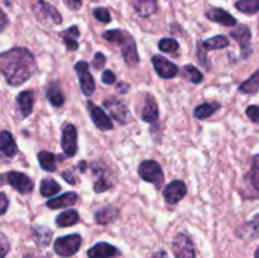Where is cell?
Listing matches in <instances>:
<instances>
[{
    "label": "cell",
    "instance_id": "1",
    "mask_svg": "<svg viewBox=\"0 0 259 258\" xmlns=\"http://www.w3.org/2000/svg\"><path fill=\"white\" fill-rule=\"evenodd\" d=\"M0 71L9 85L20 86L34 75L37 62L27 48L14 47L0 55Z\"/></svg>",
    "mask_w": 259,
    "mask_h": 258
},
{
    "label": "cell",
    "instance_id": "2",
    "mask_svg": "<svg viewBox=\"0 0 259 258\" xmlns=\"http://www.w3.org/2000/svg\"><path fill=\"white\" fill-rule=\"evenodd\" d=\"M103 37L105 38L108 42L116 43L120 45L121 47V55H123L124 61L131 67H136L139 63V55L137 51L136 40H134L133 35L128 33L126 30L123 29H113L106 30L103 33Z\"/></svg>",
    "mask_w": 259,
    "mask_h": 258
},
{
    "label": "cell",
    "instance_id": "3",
    "mask_svg": "<svg viewBox=\"0 0 259 258\" xmlns=\"http://www.w3.org/2000/svg\"><path fill=\"white\" fill-rule=\"evenodd\" d=\"M32 9L35 18L43 24H47V23L61 24L62 23L60 12L45 0H32Z\"/></svg>",
    "mask_w": 259,
    "mask_h": 258
},
{
    "label": "cell",
    "instance_id": "4",
    "mask_svg": "<svg viewBox=\"0 0 259 258\" xmlns=\"http://www.w3.org/2000/svg\"><path fill=\"white\" fill-rule=\"evenodd\" d=\"M138 174L146 182L153 184L157 189H161L163 185L164 176L162 167L158 162L153 159H146L138 167Z\"/></svg>",
    "mask_w": 259,
    "mask_h": 258
},
{
    "label": "cell",
    "instance_id": "5",
    "mask_svg": "<svg viewBox=\"0 0 259 258\" xmlns=\"http://www.w3.org/2000/svg\"><path fill=\"white\" fill-rule=\"evenodd\" d=\"M5 182L9 184L14 190L20 194H29L34 189V182L25 174L18 171H10L4 175H0V184Z\"/></svg>",
    "mask_w": 259,
    "mask_h": 258
},
{
    "label": "cell",
    "instance_id": "6",
    "mask_svg": "<svg viewBox=\"0 0 259 258\" xmlns=\"http://www.w3.org/2000/svg\"><path fill=\"white\" fill-rule=\"evenodd\" d=\"M81 247V235L78 234H70L61 237L56 239L55 252L61 257H71L75 254Z\"/></svg>",
    "mask_w": 259,
    "mask_h": 258
},
{
    "label": "cell",
    "instance_id": "7",
    "mask_svg": "<svg viewBox=\"0 0 259 258\" xmlns=\"http://www.w3.org/2000/svg\"><path fill=\"white\" fill-rule=\"evenodd\" d=\"M104 108L109 111L110 116L120 124H128L132 121L131 111L128 110L125 104L116 98H108L104 101Z\"/></svg>",
    "mask_w": 259,
    "mask_h": 258
},
{
    "label": "cell",
    "instance_id": "8",
    "mask_svg": "<svg viewBox=\"0 0 259 258\" xmlns=\"http://www.w3.org/2000/svg\"><path fill=\"white\" fill-rule=\"evenodd\" d=\"M93 171L96 175L95 184H94V191L100 194V192L106 191V190L111 189L115 184V180L111 177L110 171L108 167L104 166L101 162H95L93 164Z\"/></svg>",
    "mask_w": 259,
    "mask_h": 258
},
{
    "label": "cell",
    "instance_id": "9",
    "mask_svg": "<svg viewBox=\"0 0 259 258\" xmlns=\"http://www.w3.org/2000/svg\"><path fill=\"white\" fill-rule=\"evenodd\" d=\"M175 258H195V248L191 239L184 233H177L172 240Z\"/></svg>",
    "mask_w": 259,
    "mask_h": 258
},
{
    "label": "cell",
    "instance_id": "10",
    "mask_svg": "<svg viewBox=\"0 0 259 258\" xmlns=\"http://www.w3.org/2000/svg\"><path fill=\"white\" fill-rule=\"evenodd\" d=\"M75 71L78 75L81 91L85 96H91L95 91V81L89 71V63L85 61H78L75 65Z\"/></svg>",
    "mask_w": 259,
    "mask_h": 258
},
{
    "label": "cell",
    "instance_id": "11",
    "mask_svg": "<svg viewBox=\"0 0 259 258\" xmlns=\"http://www.w3.org/2000/svg\"><path fill=\"white\" fill-rule=\"evenodd\" d=\"M230 37L238 42V45L242 48V56L243 58H247L252 52V32L249 28L244 24L238 25L235 29L230 32Z\"/></svg>",
    "mask_w": 259,
    "mask_h": 258
},
{
    "label": "cell",
    "instance_id": "12",
    "mask_svg": "<svg viewBox=\"0 0 259 258\" xmlns=\"http://www.w3.org/2000/svg\"><path fill=\"white\" fill-rule=\"evenodd\" d=\"M61 146L67 157H73L77 152V129L73 124L68 123L63 126Z\"/></svg>",
    "mask_w": 259,
    "mask_h": 258
},
{
    "label": "cell",
    "instance_id": "13",
    "mask_svg": "<svg viewBox=\"0 0 259 258\" xmlns=\"http://www.w3.org/2000/svg\"><path fill=\"white\" fill-rule=\"evenodd\" d=\"M86 106H88V111L91 116V120L100 131H111L113 129V121L103 109L99 108L98 105H95L90 100L86 103Z\"/></svg>",
    "mask_w": 259,
    "mask_h": 258
},
{
    "label": "cell",
    "instance_id": "14",
    "mask_svg": "<svg viewBox=\"0 0 259 258\" xmlns=\"http://www.w3.org/2000/svg\"><path fill=\"white\" fill-rule=\"evenodd\" d=\"M186 194L187 187L186 185H185V182L181 181V180H174V181L169 182L163 190L164 200L171 205L180 202V200L184 199Z\"/></svg>",
    "mask_w": 259,
    "mask_h": 258
},
{
    "label": "cell",
    "instance_id": "15",
    "mask_svg": "<svg viewBox=\"0 0 259 258\" xmlns=\"http://www.w3.org/2000/svg\"><path fill=\"white\" fill-rule=\"evenodd\" d=\"M152 63L157 75L162 78H172L179 73V67L163 56L156 55L152 57Z\"/></svg>",
    "mask_w": 259,
    "mask_h": 258
},
{
    "label": "cell",
    "instance_id": "16",
    "mask_svg": "<svg viewBox=\"0 0 259 258\" xmlns=\"http://www.w3.org/2000/svg\"><path fill=\"white\" fill-rule=\"evenodd\" d=\"M118 255H120V250L106 242L96 243L94 247L88 250L89 258H114Z\"/></svg>",
    "mask_w": 259,
    "mask_h": 258
},
{
    "label": "cell",
    "instance_id": "17",
    "mask_svg": "<svg viewBox=\"0 0 259 258\" xmlns=\"http://www.w3.org/2000/svg\"><path fill=\"white\" fill-rule=\"evenodd\" d=\"M206 18L211 22L219 23V24L225 25V27H234L237 25V19L233 17L230 13L222 8H211L206 12Z\"/></svg>",
    "mask_w": 259,
    "mask_h": 258
},
{
    "label": "cell",
    "instance_id": "18",
    "mask_svg": "<svg viewBox=\"0 0 259 258\" xmlns=\"http://www.w3.org/2000/svg\"><path fill=\"white\" fill-rule=\"evenodd\" d=\"M17 105L18 108H19L22 118H27V116H29L33 111V105H34V96H33V91L25 90L18 94Z\"/></svg>",
    "mask_w": 259,
    "mask_h": 258
},
{
    "label": "cell",
    "instance_id": "19",
    "mask_svg": "<svg viewBox=\"0 0 259 258\" xmlns=\"http://www.w3.org/2000/svg\"><path fill=\"white\" fill-rule=\"evenodd\" d=\"M141 116L143 119V121H146V123H154L158 119V105H157L156 100H154V98L152 95L146 96V101H144V106L141 113Z\"/></svg>",
    "mask_w": 259,
    "mask_h": 258
},
{
    "label": "cell",
    "instance_id": "20",
    "mask_svg": "<svg viewBox=\"0 0 259 258\" xmlns=\"http://www.w3.org/2000/svg\"><path fill=\"white\" fill-rule=\"evenodd\" d=\"M0 151L9 158L18 153V146L14 141V137L9 131L0 132Z\"/></svg>",
    "mask_w": 259,
    "mask_h": 258
},
{
    "label": "cell",
    "instance_id": "21",
    "mask_svg": "<svg viewBox=\"0 0 259 258\" xmlns=\"http://www.w3.org/2000/svg\"><path fill=\"white\" fill-rule=\"evenodd\" d=\"M78 196L76 192H66L62 194L61 196L55 197L52 200H48L47 206L50 209H65V207L72 206L77 202Z\"/></svg>",
    "mask_w": 259,
    "mask_h": 258
},
{
    "label": "cell",
    "instance_id": "22",
    "mask_svg": "<svg viewBox=\"0 0 259 258\" xmlns=\"http://www.w3.org/2000/svg\"><path fill=\"white\" fill-rule=\"evenodd\" d=\"M119 217V209L113 206V205H108L101 209H99L95 212V222L100 225H106L109 223H113L114 220L118 219Z\"/></svg>",
    "mask_w": 259,
    "mask_h": 258
},
{
    "label": "cell",
    "instance_id": "23",
    "mask_svg": "<svg viewBox=\"0 0 259 258\" xmlns=\"http://www.w3.org/2000/svg\"><path fill=\"white\" fill-rule=\"evenodd\" d=\"M33 239H34L35 244L38 247H46L51 243L53 237V232L50 228L45 227V225H34L32 228Z\"/></svg>",
    "mask_w": 259,
    "mask_h": 258
},
{
    "label": "cell",
    "instance_id": "24",
    "mask_svg": "<svg viewBox=\"0 0 259 258\" xmlns=\"http://www.w3.org/2000/svg\"><path fill=\"white\" fill-rule=\"evenodd\" d=\"M46 95H47V99L55 108H60L65 103V95H63L57 81H52V82L48 83Z\"/></svg>",
    "mask_w": 259,
    "mask_h": 258
},
{
    "label": "cell",
    "instance_id": "25",
    "mask_svg": "<svg viewBox=\"0 0 259 258\" xmlns=\"http://www.w3.org/2000/svg\"><path fill=\"white\" fill-rule=\"evenodd\" d=\"M134 10L142 18H148L157 12L156 0H134Z\"/></svg>",
    "mask_w": 259,
    "mask_h": 258
},
{
    "label": "cell",
    "instance_id": "26",
    "mask_svg": "<svg viewBox=\"0 0 259 258\" xmlns=\"http://www.w3.org/2000/svg\"><path fill=\"white\" fill-rule=\"evenodd\" d=\"M80 37V29L77 25H72L65 32H62V39L65 43L66 48L68 51H76L78 48V40L77 38Z\"/></svg>",
    "mask_w": 259,
    "mask_h": 258
},
{
    "label": "cell",
    "instance_id": "27",
    "mask_svg": "<svg viewBox=\"0 0 259 258\" xmlns=\"http://www.w3.org/2000/svg\"><path fill=\"white\" fill-rule=\"evenodd\" d=\"M80 220V215L76 210H66V211L61 212L57 218H56V225L60 228L65 227H72V225L77 224Z\"/></svg>",
    "mask_w": 259,
    "mask_h": 258
},
{
    "label": "cell",
    "instance_id": "28",
    "mask_svg": "<svg viewBox=\"0 0 259 258\" xmlns=\"http://www.w3.org/2000/svg\"><path fill=\"white\" fill-rule=\"evenodd\" d=\"M245 189L249 191V197H259V171L252 169L245 176Z\"/></svg>",
    "mask_w": 259,
    "mask_h": 258
},
{
    "label": "cell",
    "instance_id": "29",
    "mask_svg": "<svg viewBox=\"0 0 259 258\" xmlns=\"http://www.w3.org/2000/svg\"><path fill=\"white\" fill-rule=\"evenodd\" d=\"M202 43V47L205 48V51H215V50H222V48L228 47L230 45V40L227 35H215V37L209 38V39L204 40Z\"/></svg>",
    "mask_w": 259,
    "mask_h": 258
},
{
    "label": "cell",
    "instance_id": "30",
    "mask_svg": "<svg viewBox=\"0 0 259 258\" xmlns=\"http://www.w3.org/2000/svg\"><path fill=\"white\" fill-rule=\"evenodd\" d=\"M61 190L60 184L52 177H46L40 181V195L45 197H51L58 194Z\"/></svg>",
    "mask_w": 259,
    "mask_h": 258
},
{
    "label": "cell",
    "instance_id": "31",
    "mask_svg": "<svg viewBox=\"0 0 259 258\" xmlns=\"http://www.w3.org/2000/svg\"><path fill=\"white\" fill-rule=\"evenodd\" d=\"M38 162H39V166L42 167L45 171L47 172H53L57 167L56 164V156L52 153V152L48 151H40L39 153L37 154Z\"/></svg>",
    "mask_w": 259,
    "mask_h": 258
},
{
    "label": "cell",
    "instance_id": "32",
    "mask_svg": "<svg viewBox=\"0 0 259 258\" xmlns=\"http://www.w3.org/2000/svg\"><path fill=\"white\" fill-rule=\"evenodd\" d=\"M219 109V104L204 103L201 105H197L194 110V116L199 120H205L206 118L211 116L215 111Z\"/></svg>",
    "mask_w": 259,
    "mask_h": 258
},
{
    "label": "cell",
    "instance_id": "33",
    "mask_svg": "<svg viewBox=\"0 0 259 258\" xmlns=\"http://www.w3.org/2000/svg\"><path fill=\"white\" fill-rule=\"evenodd\" d=\"M239 91L242 94H255L259 91V70L255 71L247 81L239 86Z\"/></svg>",
    "mask_w": 259,
    "mask_h": 258
},
{
    "label": "cell",
    "instance_id": "34",
    "mask_svg": "<svg viewBox=\"0 0 259 258\" xmlns=\"http://www.w3.org/2000/svg\"><path fill=\"white\" fill-rule=\"evenodd\" d=\"M235 8L244 14H257L259 12V0H238Z\"/></svg>",
    "mask_w": 259,
    "mask_h": 258
},
{
    "label": "cell",
    "instance_id": "35",
    "mask_svg": "<svg viewBox=\"0 0 259 258\" xmlns=\"http://www.w3.org/2000/svg\"><path fill=\"white\" fill-rule=\"evenodd\" d=\"M184 75L186 76L187 80H190L194 83H200L202 81V73L200 72V70H197L195 66L192 65H186L184 67Z\"/></svg>",
    "mask_w": 259,
    "mask_h": 258
},
{
    "label": "cell",
    "instance_id": "36",
    "mask_svg": "<svg viewBox=\"0 0 259 258\" xmlns=\"http://www.w3.org/2000/svg\"><path fill=\"white\" fill-rule=\"evenodd\" d=\"M179 42L174 38H163L158 42V48L162 51V52H166V53H172V52H176L179 50Z\"/></svg>",
    "mask_w": 259,
    "mask_h": 258
},
{
    "label": "cell",
    "instance_id": "37",
    "mask_svg": "<svg viewBox=\"0 0 259 258\" xmlns=\"http://www.w3.org/2000/svg\"><path fill=\"white\" fill-rule=\"evenodd\" d=\"M93 14L101 23H109L111 20V14L109 12V9H106V8H95Z\"/></svg>",
    "mask_w": 259,
    "mask_h": 258
},
{
    "label": "cell",
    "instance_id": "38",
    "mask_svg": "<svg viewBox=\"0 0 259 258\" xmlns=\"http://www.w3.org/2000/svg\"><path fill=\"white\" fill-rule=\"evenodd\" d=\"M10 249V244L8 238L0 232V258H4Z\"/></svg>",
    "mask_w": 259,
    "mask_h": 258
},
{
    "label": "cell",
    "instance_id": "39",
    "mask_svg": "<svg viewBox=\"0 0 259 258\" xmlns=\"http://www.w3.org/2000/svg\"><path fill=\"white\" fill-rule=\"evenodd\" d=\"M248 118L253 121V123L259 124V106L257 105H249L245 110Z\"/></svg>",
    "mask_w": 259,
    "mask_h": 258
},
{
    "label": "cell",
    "instance_id": "40",
    "mask_svg": "<svg viewBox=\"0 0 259 258\" xmlns=\"http://www.w3.org/2000/svg\"><path fill=\"white\" fill-rule=\"evenodd\" d=\"M105 63H106L105 56H104L101 52H96L93 60V67L96 68V70H101V68H104Z\"/></svg>",
    "mask_w": 259,
    "mask_h": 258
},
{
    "label": "cell",
    "instance_id": "41",
    "mask_svg": "<svg viewBox=\"0 0 259 258\" xmlns=\"http://www.w3.org/2000/svg\"><path fill=\"white\" fill-rule=\"evenodd\" d=\"M101 81H103L105 85H113V83L116 81L115 73L110 70H105L103 72V75H101Z\"/></svg>",
    "mask_w": 259,
    "mask_h": 258
},
{
    "label": "cell",
    "instance_id": "42",
    "mask_svg": "<svg viewBox=\"0 0 259 258\" xmlns=\"http://www.w3.org/2000/svg\"><path fill=\"white\" fill-rule=\"evenodd\" d=\"M9 206V200H8L7 195L4 192H0V215L5 214Z\"/></svg>",
    "mask_w": 259,
    "mask_h": 258
},
{
    "label": "cell",
    "instance_id": "43",
    "mask_svg": "<svg viewBox=\"0 0 259 258\" xmlns=\"http://www.w3.org/2000/svg\"><path fill=\"white\" fill-rule=\"evenodd\" d=\"M63 3L71 10H78L82 7V0H63Z\"/></svg>",
    "mask_w": 259,
    "mask_h": 258
},
{
    "label": "cell",
    "instance_id": "44",
    "mask_svg": "<svg viewBox=\"0 0 259 258\" xmlns=\"http://www.w3.org/2000/svg\"><path fill=\"white\" fill-rule=\"evenodd\" d=\"M62 177L65 179L66 182H68L70 185H75L76 184V176L73 174V169H66L65 172L62 174Z\"/></svg>",
    "mask_w": 259,
    "mask_h": 258
},
{
    "label": "cell",
    "instance_id": "45",
    "mask_svg": "<svg viewBox=\"0 0 259 258\" xmlns=\"http://www.w3.org/2000/svg\"><path fill=\"white\" fill-rule=\"evenodd\" d=\"M244 227L247 228H250V232H255V230H258L259 228V214H255L254 217L252 218V220H250L249 223H248L247 225H244Z\"/></svg>",
    "mask_w": 259,
    "mask_h": 258
},
{
    "label": "cell",
    "instance_id": "46",
    "mask_svg": "<svg viewBox=\"0 0 259 258\" xmlns=\"http://www.w3.org/2000/svg\"><path fill=\"white\" fill-rule=\"evenodd\" d=\"M129 89H131V86H129L128 83L123 82V81L116 85V90H118V93H120V94H126L129 91Z\"/></svg>",
    "mask_w": 259,
    "mask_h": 258
},
{
    "label": "cell",
    "instance_id": "47",
    "mask_svg": "<svg viewBox=\"0 0 259 258\" xmlns=\"http://www.w3.org/2000/svg\"><path fill=\"white\" fill-rule=\"evenodd\" d=\"M8 25V18L5 15V13L0 9V32L4 30V28Z\"/></svg>",
    "mask_w": 259,
    "mask_h": 258
},
{
    "label": "cell",
    "instance_id": "48",
    "mask_svg": "<svg viewBox=\"0 0 259 258\" xmlns=\"http://www.w3.org/2000/svg\"><path fill=\"white\" fill-rule=\"evenodd\" d=\"M252 169H257V171H259V154H257V156L253 157Z\"/></svg>",
    "mask_w": 259,
    "mask_h": 258
},
{
    "label": "cell",
    "instance_id": "49",
    "mask_svg": "<svg viewBox=\"0 0 259 258\" xmlns=\"http://www.w3.org/2000/svg\"><path fill=\"white\" fill-rule=\"evenodd\" d=\"M152 258H168V254H167L164 250H159V252H156L153 255H152Z\"/></svg>",
    "mask_w": 259,
    "mask_h": 258
},
{
    "label": "cell",
    "instance_id": "50",
    "mask_svg": "<svg viewBox=\"0 0 259 258\" xmlns=\"http://www.w3.org/2000/svg\"><path fill=\"white\" fill-rule=\"evenodd\" d=\"M254 257H255V258H259V247H258V249L255 250V254H254Z\"/></svg>",
    "mask_w": 259,
    "mask_h": 258
},
{
    "label": "cell",
    "instance_id": "51",
    "mask_svg": "<svg viewBox=\"0 0 259 258\" xmlns=\"http://www.w3.org/2000/svg\"><path fill=\"white\" fill-rule=\"evenodd\" d=\"M0 157H2V154H0Z\"/></svg>",
    "mask_w": 259,
    "mask_h": 258
}]
</instances>
